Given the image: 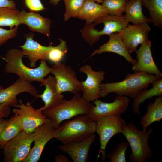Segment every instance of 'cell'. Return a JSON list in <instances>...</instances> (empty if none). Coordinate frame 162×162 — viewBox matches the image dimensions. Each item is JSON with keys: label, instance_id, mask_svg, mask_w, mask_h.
<instances>
[{"label": "cell", "instance_id": "22", "mask_svg": "<svg viewBox=\"0 0 162 162\" xmlns=\"http://www.w3.org/2000/svg\"><path fill=\"white\" fill-rule=\"evenodd\" d=\"M109 15L107 9L93 0H86L77 17L85 20L86 24L94 23Z\"/></svg>", "mask_w": 162, "mask_h": 162}, {"label": "cell", "instance_id": "4", "mask_svg": "<svg viewBox=\"0 0 162 162\" xmlns=\"http://www.w3.org/2000/svg\"><path fill=\"white\" fill-rule=\"evenodd\" d=\"M93 105L85 100L79 92L74 94L71 99H63L56 106L42 112L55 123L57 128L64 120L79 115H88Z\"/></svg>", "mask_w": 162, "mask_h": 162}, {"label": "cell", "instance_id": "10", "mask_svg": "<svg viewBox=\"0 0 162 162\" xmlns=\"http://www.w3.org/2000/svg\"><path fill=\"white\" fill-rule=\"evenodd\" d=\"M56 128L55 123L47 118L33 132L34 146L22 162H37L40 160L46 145L54 138Z\"/></svg>", "mask_w": 162, "mask_h": 162}, {"label": "cell", "instance_id": "3", "mask_svg": "<svg viewBox=\"0 0 162 162\" xmlns=\"http://www.w3.org/2000/svg\"><path fill=\"white\" fill-rule=\"evenodd\" d=\"M97 123L87 115H79L64 122L55 129L54 138L62 144L81 140L94 134Z\"/></svg>", "mask_w": 162, "mask_h": 162}, {"label": "cell", "instance_id": "8", "mask_svg": "<svg viewBox=\"0 0 162 162\" xmlns=\"http://www.w3.org/2000/svg\"><path fill=\"white\" fill-rule=\"evenodd\" d=\"M33 142V133L22 131L3 148L4 162H21L29 153Z\"/></svg>", "mask_w": 162, "mask_h": 162}, {"label": "cell", "instance_id": "11", "mask_svg": "<svg viewBox=\"0 0 162 162\" xmlns=\"http://www.w3.org/2000/svg\"><path fill=\"white\" fill-rule=\"evenodd\" d=\"M129 103V98L122 95H117L111 102H104L98 99L94 101L87 115L95 122L104 116L121 115L127 110Z\"/></svg>", "mask_w": 162, "mask_h": 162}, {"label": "cell", "instance_id": "9", "mask_svg": "<svg viewBox=\"0 0 162 162\" xmlns=\"http://www.w3.org/2000/svg\"><path fill=\"white\" fill-rule=\"evenodd\" d=\"M51 68L60 93L69 92L76 94L82 91V82L78 80L75 72L70 66L58 62L55 63Z\"/></svg>", "mask_w": 162, "mask_h": 162}, {"label": "cell", "instance_id": "23", "mask_svg": "<svg viewBox=\"0 0 162 162\" xmlns=\"http://www.w3.org/2000/svg\"><path fill=\"white\" fill-rule=\"evenodd\" d=\"M23 130L19 116L16 114L8 120L7 123L0 132V148L3 149L9 141Z\"/></svg>", "mask_w": 162, "mask_h": 162}, {"label": "cell", "instance_id": "30", "mask_svg": "<svg viewBox=\"0 0 162 162\" xmlns=\"http://www.w3.org/2000/svg\"><path fill=\"white\" fill-rule=\"evenodd\" d=\"M86 0H64L66 12L64 20L67 21L71 17H77Z\"/></svg>", "mask_w": 162, "mask_h": 162}, {"label": "cell", "instance_id": "12", "mask_svg": "<svg viewBox=\"0 0 162 162\" xmlns=\"http://www.w3.org/2000/svg\"><path fill=\"white\" fill-rule=\"evenodd\" d=\"M15 106L13 112L18 115L21 121L23 130L28 133L33 132L39 126L44 123L47 118L42 111L35 109L29 101L26 104L21 100Z\"/></svg>", "mask_w": 162, "mask_h": 162}, {"label": "cell", "instance_id": "7", "mask_svg": "<svg viewBox=\"0 0 162 162\" xmlns=\"http://www.w3.org/2000/svg\"><path fill=\"white\" fill-rule=\"evenodd\" d=\"M96 132L100 137V147L98 154L104 161L107 158L106 146L110 139L118 133H122L126 124L121 115H110L103 117L97 122Z\"/></svg>", "mask_w": 162, "mask_h": 162}, {"label": "cell", "instance_id": "17", "mask_svg": "<svg viewBox=\"0 0 162 162\" xmlns=\"http://www.w3.org/2000/svg\"><path fill=\"white\" fill-rule=\"evenodd\" d=\"M34 34L29 33L25 35L26 41L24 44L20 46L24 56L29 60L30 66L34 68L39 60H46L49 51L53 47L52 45L44 46L34 40Z\"/></svg>", "mask_w": 162, "mask_h": 162}, {"label": "cell", "instance_id": "25", "mask_svg": "<svg viewBox=\"0 0 162 162\" xmlns=\"http://www.w3.org/2000/svg\"><path fill=\"white\" fill-rule=\"evenodd\" d=\"M152 87L149 89L146 88L141 90L134 98L133 105L134 112L140 115V104L145 100L151 99L154 96H161L162 94V78L155 80L151 83Z\"/></svg>", "mask_w": 162, "mask_h": 162}, {"label": "cell", "instance_id": "31", "mask_svg": "<svg viewBox=\"0 0 162 162\" xmlns=\"http://www.w3.org/2000/svg\"><path fill=\"white\" fill-rule=\"evenodd\" d=\"M60 43L57 46H53L49 52L46 60H49L55 63L60 62L67 53L68 48L65 41L60 39Z\"/></svg>", "mask_w": 162, "mask_h": 162}, {"label": "cell", "instance_id": "34", "mask_svg": "<svg viewBox=\"0 0 162 162\" xmlns=\"http://www.w3.org/2000/svg\"><path fill=\"white\" fill-rule=\"evenodd\" d=\"M25 3L27 8L32 12H39L45 9L40 0H25Z\"/></svg>", "mask_w": 162, "mask_h": 162}, {"label": "cell", "instance_id": "19", "mask_svg": "<svg viewBox=\"0 0 162 162\" xmlns=\"http://www.w3.org/2000/svg\"><path fill=\"white\" fill-rule=\"evenodd\" d=\"M20 24L27 25L32 31L43 34L49 37L50 35L51 21L34 12H27L23 10L18 15Z\"/></svg>", "mask_w": 162, "mask_h": 162}, {"label": "cell", "instance_id": "15", "mask_svg": "<svg viewBox=\"0 0 162 162\" xmlns=\"http://www.w3.org/2000/svg\"><path fill=\"white\" fill-rule=\"evenodd\" d=\"M151 47V42L149 39L141 44L139 49L135 51L137 62L135 66H133L132 69L134 72H144L162 78V73L153 58Z\"/></svg>", "mask_w": 162, "mask_h": 162}, {"label": "cell", "instance_id": "32", "mask_svg": "<svg viewBox=\"0 0 162 162\" xmlns=\"http://www.w3.org/2000/svg\"><path fill=\"white\" fill-rule=\"evenodd\" d=\"M129 144L127 142H122L118 144L113 152H109L107 158L110 162H126V152Z\"/></svg>", "mask_w": 162, "mask_h": 162}, {"label": "cell", "instance_id": "18", "mask_svg": "<svg viewBox=\"0 0 162 162\" xmlns=\"http://www.w3.org/2000/svg\"><path fill=\"white\" fill-rule=\"evenodd\" d=\"M96 136L93 134L79 141L59 146L62 152L68 154L74 162H86L88 158L89 150Z\"/></svg>", "mask_w": 162, "mask_h": 162}, {"label": "cell", "instance_id": "16", "mask_svg": "<svg viewBox=\"0 0 162 162\" xmlns=\"http://www.w3.org/2000/svg\"><path fill=\"white\" fill-rule=\"evenodd\" d=\"M24 92L29 93L35 99L38 98L39 94L31 82L19 78L12 85L0 91V104L7 103L15 107L18 103L17 96Z\"/></svg>", "mask_w": 162, "mask_h": 162}, {"label": "cell", "instance_id": "35", "mask_svg": "<svg viewBox=\"0 0 162 162\" xmlns=\"http://www.w3.org/2000/svg\"><path fill=\"white\" fill-rule=\"evenodd\" d=\"M11 106L7 103L0 104V118H7L10 113Z\"/></svg>", "mask_w": 162, "mask_h": 162}, {"label": "cell", "instance_id": "6", "mask_svg": "<svg viewBox=\"0 0 162 162\" xmlns=\"http://www.w3.org/2000/svg\"><path fill=\"white\" fill-rule=\"evenodd\" d=\"M92 24L93 25L86 24L81 31L84 39L91 45L95 44L101 36L120 33L129 25L123 15H109Z\"/></svg>", "mask_w": 162, "mask_h": 162}, {"label": "cell", "instance_id": "27", "mask_svg": "<svg viewBox=\"0 0 162 162\" xmlns=\"http://www.w3.org/2000/svg\"><path fill=\"white\" fill-rule=\"evenodd\" d=\"M142 4L148 10L150 22L159 28L162 27V0H141Z\"/></svg>", "mask_w": 162, "mask_h": 162}, {"label": "cell", "instance_id": "40", "mask_svg": "<svg viewBox=\"0 0 162 162\" xmlns=\"http://www.w3.org/2000/svg\"><path fill=\"white\" fill-rule=\"evenodd\" d=\"M95 1L96 2L98 3H102V0H93Z\"/></svg>", "mask_w": 162, "mask_h": 162}, {"label": "cell", "instance_id": "14", "mask_svg": "<svg viewBox=\"0 0 162 162\" xmlns=\"http://www.w3.org/2000/svg\"><path fill=\"white\" fill-rule=\"evenodd\" d=\"M151 30L148 23L129 24L119 33L128 52H135L140 44L148 40Z\"/></svg>", "mask_w": 162, "mask_h": 162}, {"label": "cell", "instance_id": "29", "mask_svg": "<svg viewBox=\"0 0 162 162\" xmlns=\"http://www.w3.org/2000/svg\"><path fill=\"white\" fill-rule=\"evenodd\" d=\"M101 5L106 8L109 15L121 16L125 12L128 0H102Z\"/></svg>", "mask_w": 162, "mask_h": 162}, {"label": "cell", "instance_id": "28", "mask_svg": "<svg viewBox=\"0 0 162 162\" xmlns=\"http://www.w3.org/2000/svg\"><path fill=\"white\" fill-rule=\"evenodd\" d=\"M19 11L9 8H0V27L8 26L10 29L20 25L18 19Z\"/></svg>", "mask_w": 162, "mask_h": 162}, {"label": "cell", "instance_id": "21", "mask_svg": "<svg viewBox=\"0 0 162 162\" xmlns=\"http://www.w3.org/2000/svg\"><path fill=\"white\" fill-rule=\"evenodd\" d=\"M40 86H44L45 89L38 98H40L44 103V106L38 109L42 111L53 107L58 104L64 99V96L58 90L54 77L49 75L40 82Z\"/></svg>", "mask_w": 162, "mask_h": 162}, {"label": "cell", "instance_id": "37", "mask_svg": "<svg viewBox=\"0 0 162 162\" xmlns=\"http://www.w3.org/2000/svg\"><path fill=\"white\" fill-rule=\"evenodd\" d=\"M55 161L56 162H70V160L65 156L62 154H59L55 156Z\"/></svg>", "mask_w": 162, "mask_h": 162}, {"label": "cell", "instance_id": "41", "mask_svg": "<svg viewBox=\"0 0 162 162\" xmlns=\"http://www.w3.org/2000/svg\"><path fill=\"white\" fill-rule=\"evenodd\" d=\"M4 88L3 87L1 86H0V91Z\"/></svg>", "mask_w": 162, "mask_h": 162}, {"label": "cell", "instance_id": "33", "mask_svg": "<svg viewBox=\"0 0 162 162\" xmlns=\"http://www.w3.org/2000/svg\"><path fill=\"white\" fill-rule=\"evenodd\" d=\"M18 26H16L10 29H6L0 27V46L8 40L16 36Z\"/></svg>", "mask_w": 162, "mask_h": 162}, {"label": "cell", "instance_id": "5", "mask_svg": "<svg viewBox=\"0 0 162 162\" xmlns=\"http://www.w3.org/2000/svg\"><path fill=\"white\" fill-rule=\"evenodd\" d=\"M153 130L150 128L144 132L138 129L132 122L126 123L122 133L130 146L131 152L129 157L131 162H146L152 156L148 142Z\"/></svg>", "mask_w": 162, "mask_h": 162}, {"label": "cell", "instance_id": "2", "mask_svg": "<svg viewBox=\"0 0 162 162\" xmlns=\"http://www.w3.org/2000/svg\"><path fill=\"white\" fill-rule=\"evenodd\" d=\"M24 56L22 50L17 48L8 50L4 57L6 62L4 72L16 74L19 78L31 82H40L51 73V68L47 65L46 60H41L40 65L37 68H30L23 62L22 58Z\"/></svg>", "mask_w": 162, "mask_h": 162}, {"label": "cell", "instance_id": "13", "mask_svg": "<svg viewBox=\"0 0 162 162\" xmlns=\"http://www.w3.org/2000/svg\"><path fill=\"white\" fill-rule=\"evenodd\" d=\"M79 71L87 75L86 80L81 82L83 98L89 102L100 98L101 84L105 78V72L94 71L88 64L80 67Z\"/></svg>", "mask_w": 162, "mask_h": 162}, {"label": "cell", "instance_id": "39", "mask_svg": "<svg viewBox=\"0 0 162 162\" xmlns=\"http://www.w3.org/2000/svg\"><path fill=\"white\" fill-rule=\"evenodd\" d=\"M50 1V3L55 6L57 5L61 0H48Z\"/></svg>", "mask_w": 162, "mask_h": 162}, {"label": "cell", "instance_id": "38", "mask_svg": "<svg viewBox=\"0 0 162 162\" xmlns=\"http://www.w3.org/2000/svg\"><path fill=\"white\" fill-rule=\"evenodd\" d=\"M7 120L3 118H0V132L6 124Z\"/></svg>", "mask_w": 162, "mask_h": 162}, {"label": "cell", "instance_id": "24", "mask_svg": "<svg viewBox=\"0 0 162 162\" xmlns=\"http://www.w3.org/2000/svg\"><path fill=\"white\" fill-rule=\"evenodd\" d=\"M147 111L140 120L142 131L146 132L147 128L155 122L160 121L162 118V97H157L153 103L149 104Z\"/></svg>", "mask_w": 162, "mask_h": 162}, {"label": "cell", "instance_id": "20", "mask_svg": "<svg viewBox=\"0 0 162 162\" xmlns=\"http://www.w3.org/2000/svg\"><path fill=\"white\" fill-rule=\"evenodd\" d=\"M109 41L101 46L98 49L94 50L89 58L96 54L104 52H112L124 57L129 63L135 66L137 60L134 59L128 51L119 33L115 32L109 35Z\"/></svg>", "mask_w": 162, "mask_h": 162}, {"label": "cell", "instance_id": "1", "mask_svg": "<svg viewBox=\"0 0 162 162\" xmlns=\"http://www.w3.org/2000/svg\"><path fill=\"white\" fill-rule=\"evenodd\" d=\"M161 77L139 72L127 74L123 80L116 82L101 83V97L111 93L134 99L142 90L147 88L153 81Z\"/></svg>", "mask_w": 162, "mask_h": 162}, {"label": "cell", "instance_id": "36", "mask_svg": "<svg viewBox=\"0 0 162 162\" xmlns=\"http://www.w3.org/2000/svg\"><path fill=\"white\" fill-rule=\"evenodd\" d=\"M16 4L13 0H0V8H9L16 9Z\"/></svg>", "mask_w": 162, "mask_h": 162}, {"label": "cell", "instance_id": "26", "mask_svg": "<svg viewBox=\"0 0 162 162\" xmlns=\"http://www.w3.org/2000/svg\"><path fill=\"white\" fill-rule=\"evenodd\" d=\"M141 0H128L124 15L126 21L133 24L150 22L149 18L143 14Z\"/></svg>", "mask_w": 162, "mask_h": 162}]
</instances>
